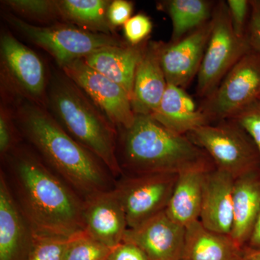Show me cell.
Here are the masks:
<instances>
[{"mask_svg":"<svg viewBox=\"0 0 260 260\" xmlns=\"http://www.w3.org/2000/svg\"><path fill=\"white\" fill-rule=\"evenodd\" d=\"M10 159L18 204L36 234L72 238L85 232L83 200L32 154L14 150Z\"/></svg>","mask_w":260,"mask_h":260,"instance_id":"cell-1","label":"cell"},{"mask_svg":"<svg viewBox=\"0 0 260 260\" xmlns=\"http://www.w3.org/2000/svg\"><path fill=\"white\" fill-rule=\"evenodd\" d=\"M13 112L20 133L83 200L114 189L104 164L73 139L47 108L21 101Z\"/></svg>","mask_w":260,"mask_h":260,"instance_id":"cell-2","label":"cell"},{"mask_svg":"<svg viewBox=\"0 0 260 260\" xmlns=\"http://www.w3.org/2000/svg\"><path fill=\"white\" fill-rule=\"evenodd\" d=\"M121 132L119 164L132 175L179 174L194 168L215 167L186 135L171 131L151 115H135L132 126Z\"/></svg>","mask_w":260,"mask_h":260,"instance_id":"cell-3","label":"cell"},{"mask_svg":"<svg viewBox=\"0 0 260 260\" xmlns=\"http://www.w3.org/2000/svg\"><path fill=\"white\" fill-rule=\"evenodd\" d=\"M46 108L61 127L96 156L112 175H122L117 155V128L62 70L53 73L49 79Z\"/></svg>","mask_w":260,"mask_h":260,"instance_id":"cell-4","label":"cell"},{"mask_svg":"<svg viewBox=\"0 0 260 260\" xmlns=\"http://www.w3.org/2000/svg\"><path fill=\"white\" fill-rule=\"evenodd\" d=\"M5 19L15 31L50 54L61 69L104 48L128 44L117 35L90 32L69 23L38 26L10 12Z\"/></svg>","mask_w":260,"mask_h":260,"instance_id":"cell-5","label":"cell"},{"mask_svg":"<svg viewBox=\"0 0 260 260\" xmlns=\"http://www.w3.org/2000/svg\"><path fill=\"white\" fill-rule=\"evenodd\" d=\"M209 155L216 169L234 179L260 171V158L254 140L233 119L210 123L186 135Z\"/></svg>","mask_w":260,"mask_h":260,"instance_id":"cell-6","label":"cell"},{"mask_svg":"<svg viewBox=\"0 0 260 260\" xmlns=\"http://www.w3.org/2000/svg\"><path fill=\"white\" fill-rule=\"evenodd\" d=\"M1 86L18 102L27 101L46 107L49 79L44 61L13 34L0 37Z\"/></svg>","mask_w":260,"mask_h":260,"instance_id":"cell-7","label":"cell"},{"mask_svg":"<svg viewBox=\"0 0 260 260\" xmlns=\"http://www.w3.org/2000/svg\"><path fill=\"white\" fill-rule=\"evenodd\" d=\"M212 30L198 74L197 95L209 96L238 61L250 52L246 39H239L233 30L226 3L218 2L212 15Z\"/></svg>","mask_w":260,"mask_h":260,"instance_id":"cell-8","label":"cell"},{"mask_svg":"<svg viewBox=\"0 0 260 260\" xmlns=\"http://www.w3.org/2000/svg\"><path fill=\"white\" fill-rule=\"evenodd\" d=\"M260 99V54L251 51L228 73L200 110L209 123L232 119Z\"/></svg>","mask_w":260,"mask_h":260,"instance_id":"cell-9","label":"cell"},{"mask_svg":"<svg viewBox=\"0 0 260 260\" xmlns=\"http://www.w3.org/2000/svg\"><path fill=\"white\" fill-rule=\"evenodd\" d=\"M178 174L131 175L115 189L125 213L128 229H134L165 211Z\"/></svg>","mask_w":260,"mask_h":260,"instance_id":"cell-10","label":"cell"},{"mask_svg":"<svg viewBox=\"0 0 260 260\" xmlns=\"http://www.w3.org/2000/svg\"><path fill=\"white\" fill-rule=\"evenodd\" d=\"M61 70L118 129H127L132 126L135 114L131 97L122 87L92 69L83 59L73 61Z\"/></svg>","mask_w":260,"mask_h":260,"instance_id":"cell-11","label":"cell"},{"mask_svg":"<svg viewBox=\"0 0 260 260\" xmlns=\"http://www.w3.org/2000/svg\"><path fill=\"white\" fill-rule=\"evenodd\" d=\"M211 30L210 19L177 42H161L160 63L168 84L185 89L198 76Z\"/></svg>","mask_w":260,"mask_h":260,"instance_id":"cell-12","label":"cell"},{"mask_svg":"<svg viewBox=\"0 0 260 260\" xmlns=\"http://www.w3.org/2000/svg\"><path fill=\"white\" fill-rule=\"evenodd\" d=\"M185 227L168 216L165 211L134 229H128L123 242L133 243L148 260H181Z\"/></svg>","mask_w":260,"mask_h":260,"instance_id":"cell-13","label":"cell"},{"mask_svg":"<svg viewBox=\"0 0 260 260\" xmlns=\"http://www.w3.org/2000/svg\"><path fill=\"white\" fill-rule=\"evenodd\" d=\"M85 232L110 248L123 242L128 229L125 213L115 187L83 200Z\"/></svg>","mask_w":260,"mask_h":260,"instance_id":"cell-14","label":"cell"},{"mask_svg":"<svg viewBox=\"0 0 260 260\" xmlns=\"http://www.w3.org/2000/svg\"><path fill=\"white\" fill-rule=\"evenodd\" d=\"M32 231L12 194L4 174L0 177V260H25Z\"/></svg>","mask_w":260,"mask_h":260,"instance_id":"cell-15","label":"cell"},{"mask_svg":"<svg viewBox=\"0 0 260 260\" xmlns=\"http://www.w3.org/2000/svg\"><path fill=\"white\" fill-rule=\"evenodd\" d=\"M160 46L161 42H148L137 67L131 100L135 115H152L167 88L160 63Z\"/></svg>","mask_w":260,"mask_h":260,"instance_id":"cell-16","label":"cell"},{"mask_svg":"<svg viewBox=\"0 0 260 260\" xmlns=\"http://www.w3.org/2000/svg\"><path fill=\"white\" fill-rule=\"evenodd\" d=\"M234 181L230 174L216 168L206 174L200 221L212 232L230 236Z\"/></svg>","mask_w":260,"mask_h":260,"instance_id":"cell-17","label":"cell"},{"mask_svg":"<svg viewBox=\"0 0 260 260\" xmlns=\"http://www.w3.org/2000/svg\"><path fill=\"white\" fill-rule=\"evenodd\" d=\"M148 41L138 46L105 47L84 58L92 69L122 87L131 97L135 71L143 57ZM132 102V101H131Z\"/></svg>","mask_w":260,"mask_h":260,"instance_id":"cell-18","label":"cell"},{"mask_svg":"<svg viewBox=\"0 0 260 260\" xmlns=\"http://www.w3.org/2000/svg\"><path fill=\"white\" fill-rule=\"evenodd\" d=\"M259 213L260 171H258L234 181L230 237L240 249L249 242Z\"/></svg>","mask_w":260,"mask_h":260,"instance_id":"cell-19","label":"cell"},{"mask_svg":"<svg viewBox=\"0 0 260 260\" xmlns=\"http://www.w3.org/2000/svg\"><path fill=\"white\" fill-rule=\"evenodd\" d=\"M215 167L194 168L178 174L166 213L181 226L200 220L205 177Z\"/></svg>","mask_w":260,"mask_h":260,"instance_id":"cell-20","label":"cell"},{"mask_svg":"<svg viewBox=\"0 0 260 260\" xmlns=\"http://www.w3.org/2000/svg\"><path fill=\"white\" fill-rule=\"evenodd\" d=\"M167 129L181 135L210 124L185 89L168 84L158 109L151 115Z\"/></svg>","mask_w":260,"mask_h":260,"instance_id":"cell-21","label":"cell"},{"mask_svg":"<svg viewBox=\"0 0 260 260\" xmlns=\"http://www.w3.org/2000/svg\"><path fill=\"white\" fill-rule=\"evenodd\" d=\"M241 249L230 236L212 232L198 220L185 227L181 260H237Z\"/></svg>","mask_w":260,"mask_h":260,"instance_id":"cell-22","label":"cell"},{"mask_svg":"<svg viewBox=\"0 0 260 260\" xmlns=\"http://www.w3.org/2000/svg\"><path fill=\"white\" fill-rule=\"evenodd\" d=\"M62 23L88 31L116 35L109 23V0H57Z\"/></svg>","mask_w":260,"mask_h":260,"instance_id":"cell-23","label":"cell"},{"mask_svg":"<svg viewBox=\"0 0 260 260\" xmlns=\"http://www.w3.org/2000/svg\"><path fill=\"white\" fill-rule=\"evenodd\" d=\"M160 5L172 20L170 42L181 40L209 21L215 6L207 0H169Z\"/></svg>","mask_w":260,"mask_h":260,"instance_id":"cell-24","label":"cell"},{"mask_svg":"<svg viewBox=\"0 0 260 260\" xmlns=\"http://www.w3.org/2000/svg\"><path fill=\"white\" fill-rule=\"evenodd\" d=\"M1 3L10 13L24 20L42 23L61 21L57 0H4Z\"/></svg>","mask_w":260,"mask_h":260,"instance_id":"cell-25","label":"cell"},{"mask_svg":"<svg viewBox=\"0 0 260 260\" xmlns=\"http://www.w3.org/2000/svg\"><path fill=\"white\" fill-rule=\"evenodd\" d=\"M112 249L83 232L72 238L64 260H107Z\"/></svg>","mask_w":260,"mask_h":260,"instance_id":"cell-26","label":"cell"},{"mask_svg":"<svg viewBox=\"0 0 260 260\" xmlns=\"http://www.w3.org/2000/svg\"><path fill=\"white\" fill-rule=\"evenodd\" d=\"M72 238L44 235L32 232V246L26 260H64Z\"/></svg>","mask_w":260,"mask_h":260,"instance_id":"cell-27","label":"cell"},{"mask_svg":"<svg viewBox=\"0 0 260 260\" xmlns=\"http://www.w3.org/2000/svg\"><path fill=\"white\" fill-rule=\"evenodd\" d=\"M123 28L126 42L132 46H138L148 40L153 30V23L148 15L139 13L132 17Z\"/></svg>","mask_w":260,"mask_h":260,"instance_id":"cell-28","label":"cell"},{"mask_svg":"<svg viewBox=\"0 0 260 260\" xmlns=\"http://www.w3.org/2000/svg\"><path fill=\"white\" fill-rule=\"evenodd\" d=\"M225 3L234 34L239 39H246V30L250 14V1L228 0Z\"/></svg>","mask_w":260,"mask_h":260,"instance_id":"cell-29","label":"cell"},{"mask_svg":"<svg viewBox=\"0 0 260 260\" xmlns=\"http://www.w3.org/2000/svg\"><path fill=\"white\" fill-rule=\"evenodd\" d=\"M14 112L5 104L0 109V153L6 156L15 148Z\"/></svg>","mask_w":260,"mask_h":260,"instance_id":"cell-30","label":"cell"},{"mask_svg":"<svg viewBox=\"0 0 260 260\" xmlns=\"http://www.w3.org/2000/svg\"><path fill=\"white\" fill-rule=\"evenodd\" d=\"M231 119L237 121L249 133L255 143L260 158V101L251 104Z\"/></svg>","mask_w":260,"mask_h":260,"instance_id":"cell-31","label":"cell"},{"mask_svg":"<svg viewBox=\"0 0 260 260\" xmlns=\"http://www.w3.org/2000/svg\"><path fill=\"white\" fill-rule=\"evenodd\" d=\"M246 37L251 51L260 54V0H250Z\"/></svg>","mask_w":260,"mask_h":260,"instance_id":"cell-32","label":"cell"},{"mask_svg":"<svg viewBox=\"0 0 260 260\" xmlns=\"http://www.w3.org/2000/svg\"><path fill=\"white\" fill-rule=\"evenodd\" d=\"M133 3L126 0H114L111 2L107 11L109 23L113 29L118 26H124L132 18Z\"/></svg>","mask_w":260,"mask_h":260,"instance_id":"cell-33","label":"cell"},{"mask_svg":"<svg viewBox=\"0 0 260 260\" xmlns=\"http://www.w3.org/2000/svg\"><path fill=\"white\" fill-rule=\"evenodd\" d=\"M107 260H148L144 252L133 243L122 242L113 248Z\"/></svg>","mask_w":260,"mask_h":260,"instance_id":"cell-34","label":"cell"},{"mask_svg":"<svg viewBox=\"0 0 260 260\" xmlns=\"http://www.w3.org/2000/svg\"><path fill=\"white\" fill-rule=\"evenodd\" d=\"M246 246L260 250V213L255 226L254 228V230H253L250 239L246 244Z\"/></svg>","mask_w":260,"mask_h":260,"instance_id":"cell-35","label":"cell"},{"mask_svg":"<svg viewBox=\"0 0 260 260\" xmlns=\"http://www.w3.org/2000/svg\"><path fill=\"white\" fill-rule=\"evenodd\" d=\"M240 260H260V250L244 246L240 251Z\"/></svg>","mask_w":260,"mask_h":260,"instance_id":"cell-36","label":"cell"},{"mask_svg":"<svg viewBox=\"0 0 260 260\" xmlns=\"http://www.w3.org/2000/svg\"><path fill=\"white\" fill-rule=\"evenodd\" d=\"M237 260H240V259H237Z\"/></svg>","mask_w":260,"mask_h":260,"instance_id":"cell-37","label":"cell"},{"mask_svg":"<svg viewBox=\"0 0 260 260\" xmlns=\"http://www.w3.org/2000/svg\"><path fill=\"white\" fill-rule=\"evenodd\" d=\"M259 101H260V99H259Z\"/></svg>","mask_w":260,"mask_h":260,"instance_id":"cell-38","label":"cell"}]
</instances>
